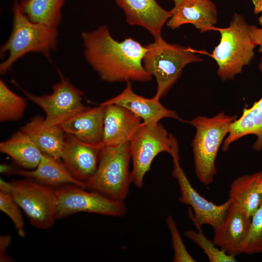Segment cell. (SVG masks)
Masks as SVG:
<instances>
[{
	"instance_id": "1",
	"label": "cell",
	"mask_w": 262,
	"mask_h": 262,
	"mask_svg": "<svg viewBox=\"0 0 262 262\" xmlns=\"http://www.w3.org/2000/svg\"><path fill=\"white\" fill-rule=\"evenodd\" d=\"M85 60L100 79L109 82H147L152 76L144 69L146 46L128 37L118 42L106 25L81 33Z\"/></svg>"
},
{
	"instance_id": "2",
	"label": "cell",
	"mask_w": 262,
	"mask_h": 262,
	"mask_svg": "<svg viewBox=\"0 0 262 262\" xmlns=\"http://www.w3.org/2000/svg\"><path fill=\"white\" fill-rule=\"evenodd\" d=\"M13 24L11 34L0 48V57L5 52L8 57L0 64V73L6 74L20 58L31 52L42 54L50 60L51 52L58 43V27L31 21L22 12L19 1L13 6Z\"/></svg>"
},
{
	"instance_id": "3",
	"label": "cell",
	"mask_w": 262,
	"mask_h": 262,
	"mask_svg": "<svg viewBox=\"0 0 262 262\" xmlns=\"http://www.w3.org/2000/svg\"><path fill=\"white\" fill-rule=\"evenodd\" d=\"M236 119V115L221 112L212 117L198 115L188 122L196 129L191 143L195 172L198 180L206 186L213 181L219 148Z\"/></svg>"
},
{
	"instance_id": "4",
	"label": "cell",
	"mask_w": 262,
	"mask_h": 262,
	"mask_svg": "<svg viewBox=\"0 0 262 262\" xmlns=\"http://www.w3.org/2000/svg\"><path fill=\"white\" fill-rule=\"evenodd\" d=\"M211 30L218 31L221 38L212 53L208 55L216 62L217 73L221 80H233L254 57L256 46L250 35L249 25L241 15L236 13L228 27L214 26Z\"/></svg>"
},
{
	"instance_id": "5",
	"label": "cell",
	"mask_w": 262,
	"mask_h": 262,
	"mask_svg": "<svg viewBox=\"0 0 262 262\" xmlns=\"http://www.w3.org/2000/svg\"><path fill=\"white\" fill-rule=\"evenodd\" d=\"M146 47L143 65L156 80L157 90L153 97L158 100L166 95L187 65L203 60L193 49L168 43L162 37Z\"/></svg>"
},
{
	"instance_id": "6",
	"label": "cell",
	"mask_w": 262,
	"mask_h": 262,
	"mask_svg": "<svg viewBox=\"0 0 262 262\" xmlns=\"http://www.w3.org/2000/svg\"><path fill=\"white\" fill-rule=\"evenodd\" d=\"M131 159L129 142L102 147L97 169L85 182L86 189L115 200L124 201L132 183L129 169Z\"/></svg>"
},
{
	"instance_id": "7",
	"label": "cell",
	"mask_w": 262,
	"mask_h": 262,
	"mask_svg": "<svg viewBox=\"0 0 262 262\" xmlns=\"http://www.w3.org/2000/svg\"><path fill=\"white\" fill-rule=\"evenodd\" d=\"M176 141L160 123H141L129 142L132 165L131 179L136 187L143 186L144 177L156 156L163 152L171 155Z\"/></svg>"
},
{
	"instance_id": "8",
	"label": "cell",
	"mask_w": 262,
	"mask_h": 262,
	"mask_svg": "<svg viewBox=\"0 0 262 262\" xmlns=\"http://www.w3.org/2000/svg\"><path fill=\"white\" fill-rule=\"evenodd\" d=\"M8 194L26 214L34 227L46 229L55 220V189L34 180H15L11 182Z\"/></svg>"
},
{
	"instance_id": "9",
	"label": "cell",
	"mask_w": 262,
	"mask_h": 262,
	"mask_svg": "<svg viewBox=\"0 0 262 262\" xmlns=\"http://www.w3.org/2000/svg\"><path fill=\"white\" fill-rule=\"evenodd\" d=\"M55 217H65L78 212L121 217L127 212L124 201H116L97 192L86 191L72 184L55 189Z\"/></svg>"
},
{
	"instance_id": "10",
	"label": "cell",
	"mask_w": 262,
	"mask_h": 262,
	"mask_svg": "<svg viewBox=\"0 0 262 262\" xmlns=\"http://www.w3.org/2000/svg\"><path fill=\"white\" fill-rule=\"evenodd\" d=\"M60 81L52 85V93L49 95H34L20 88L29 100L44 111L48 126H59L88 108L82 103L83 92L68 78L60 74Z\"/></svg>"
},
{
	"instance_id": "11",
	"label": "cell",
	"mask_w": 262,
	"mask_h": 262,
	"mask_svg": "<svg viewBox=\"0 0 262 262\" xmlns=\"http://www.w3.org/2000/svg\"><path fill=\"white\" fill-rule=\"evenodd\" d=\"M173 161V177L179 185V201L190 206L188 214L195 226H211L215 229L219 225L232 203L230 199L220 205L207 200L193 187L179 163V146L174 148L171 154Z\"/></svg>"
},
{
	"instance_id": "12",
	"label": "cell",
	"mask_w": 262,
	"mask_h": 262,
	"mask_svg": "<svg viewBox=\"0 0 262 262\" xmlns=\"http://www.w3.org/2000/svg\"><path fill=\"white\" fill-rule=\"evenodd\" d=\"M159 100L154 97L147 98L137 95L133 91L131 82H128L121 93L100 104L121 106L140 117L144 124L156 123L164 118L185 122L176 112L164 106Z\"/></svg>"
},
{
	"instance_id": "13",
	"label": "cell",
	"mask_w": 262,
	"mask_h": 262,
	"mask_svg": "<svg viewBox=\"0 0 262 262\" xmlns=\"http://www.w3.org/2000/svg\"><path fill=\"white\" fill-rule=\"evenodd\" d=\"M124 12L127 22L147 30L154 40L162 37L163 27L172 11L162 8L156 0H114Z\"/></svg>"
},
{
	"instance_id": "14",
	"label": "cell",
	"mask_w": 262,
	"mask_h": 262,
	"mask_svg": "<svg viewBox=\"0 0 262 262\" xmlns=\"http://www.w3.org/2000/svg\"><path fill=\"white\" fill-rule=\"evenodd\" d=\"M101 148L83 143L72 135L66 134L61 159L75 178L85 183L97 169Z\"/></svg>"
},
{
	"instance_id": "15",
	"label": "cell",
	"mask_w": 262,
	"mask_h": 262,
	"mask_svg": "<svg viewBox=\"0 0 262 262\" xmlns=\"http://www.w3.org/2000/svg\"><path fill=\"white\" fill-rule=\"evenodd\" d=\"M167 26L176 29L191 24L202 33L211 31L217 21L215 5L211 0H181L175 4Z\"/></svg>"
},
{
	"instance_id": "16",
	"label": "cell",
	"mask_w": 262,
	"mask_h": 262,
	"mask_svg": "<svg viewBox=\"0 0 262 262\" xmlns=\"http://www.w3.org/2000/svg\"><path fill=\"white\" fill-rule=\"evenodd\" d=\"M104 106L101 147L129 142L142 122L141 119L121 106Z\"/></svg>"
},
{
	"instance_id": "17",
	"label": "cell",
	"mask_w": 262,
	"mask_h": 262,
	"mask_svg": "<svg viewBox=\"0 0 262 262\" xmlns=\"http://www.w3.org/2000/svg\"><path fill=\"white\" fill-rule=\"evenodd\" d=\"M251 217L231 204L223 219L214 230L213 242L228 254L236 257L248 232Z\"/></svg>"
},
{
	"instance_id": "18",
	"label": "cell",
	"mask_w": 262,
	"mask_h": 262,
	"mask_svg": "<svg viewBox=\"0 0 262 262\" xmlns=\"http://www.w3.org/2000/svg\"><path fill=\"white\" fill-rule=\"evenodd\" d=\"M105 108L100 104L87 108L58 126L66 134L72 135L83 143L102 147Z\"/></svg>"
},
{
	"instance_id": "19",
	"label": "cell",
	"mask_w": 262,
	"mask_h": 262,
	"mask_svg": "<svg viewBox=\"0 0 262 262\" xmlns=\"http://www.w3.org/2000/svg\"><path fill=\"white\" fill-rule=\"evenodd\" d=\"M20 130L26 134L44 153L59 161L63 152L66 133L58 126H48L41 115L34 116Z\"/></svg>"
},
{
	"instance_id": "20",
	"label": "cell",
	"mask_w": 262,
	"mask_h": 262,
	"mask_svg": "<svg viewBox=\"0 0 262 262\" xmlns=\"http://www.w3.org/2000/svg\"><path fill=\"white\" fill-rule=\"evenodd\" d=\"M229 197L232 204L251 217L262 203V171L235 179Z\"/></svg>"
},
{
	"instance_id": "21",
	"label": "cell",
	"mask_w": 262,
	"mask_h": 262,
	"mask_svg": "<svg viewBox=\"0 0 262 262\" xmlns=\"http://www.w3.org/2000/svg\"><path fill=\"white\" fill-rule=\"evenodd\" d=\"M17 174L51 187L72 184L86 189L85 182L75 178L64 164L43 153L41 159L33 170H16Z\"/></svg>"
},
{
	"instance_id": "22",
	"label": "cell",
	"mask_w": 262,
	"mask_h": 262,
	"mask_svg": "<svg viewBox=\"0 0 262 262\" xmlns=\"http://www.w3.org/2000/svg\"><path fill=\"white\" fill-rule=\"evenodd\" d=\"M250 134L257 137L253 148L256 151L262 150V111L254 103L249 108L244 109L241 116L233 122L224 140L222 150L227 151L231 144Z\"/></svg>"
},
{
	"instance_id": "23",
	"label": "cell",
	"mask_w": 262,
	"mask_h": 262,
	"mask_svg": "<svg viewBox=\"0 0 262 262\" xmlns=\"http://www.w3.org/2000/svg\"><path fill=\"white\" fill-rule=\"evenodd\" d=\"M0 151L27 169H35L43 154L33 140L21 130L0 142Z\"/></svg>"
},
{
	"instance_id": "24",
	"label": "cell",
	"mask_w": 262,
	"mask_h": 262,
	"mask_svg": "<svg viewBox=\"0 0 262 262\" xmlns=\"http://www.w3.org/2000/svg\"><path fill=\"white\" fill-rule=\"evenodd\" d=\"M65 0H20L19 7L32 22L58 27L60 24L62 9Z\"/></svg>"
},
{
	"instance_id": "25",
	"label": "cell",
	"mask_w": 262,
	"mask_h": 262,
	"mask_svg": "<svg viewBox=\"0 0 262 262\" xmlns=\"http://www.w3.org/2000/svg\"><path fill=\"white\" fill-rule=\"evenodd\" d=\"M27 107L26 99L12 91L0 80V121L6 122L20 119Z\"/></svg>"
},
{
	"instance_id": "26",
	"label": "cell",
	"mask_w": 262,
	"mask_h": 262,
	"mask_svg": "<svg viewBox=\"0 0 262 262\" xmlns=\"http://www.w3.org/2000/svg\"><path fill=\"white\" fill-rule=\"evenodd\" d=\"M197 231L193 229L187 230L184 235L197 245L204 251L210 262H235V257L226 253L218 248L213 241L209 240L203 234L201 227L195 226Z\"/></svg>"
},
{
	"instance_id": "27",
	"label": "cell",
	"mask_w": 262,
	"mask_h": 262,
	"mask_svg": "<svg viewBox=\"0 0 262 262\" xmlns=\"http://www.w3.org/2000/svg\"><path fill=\"white\" fill-rule=\"evenodd\" d=\"M241 253H262V203L251 216L246 235L240 246Z\"/></svg>"
},
{
	"instance_id": "28",
	"label": "cell",
	"mask_w": 262,
	"mask_h": 262,
	"mask_svg": "<svg viewBox=\"0 0 262 262\" xmlns=\"http://www.w3.org/2000/svg\"><path fill=\"white\" fill-rule=\"evenodd\" d=\"M166 221L171 234L172 246L174 252L173 262H197L187 250L173 216L171 215H168L166 218Z\"/></svg>"
},
{
	"instance_id": "29",
	"label": "cell",
	"mask_w": 262,
	"mask_h": 262,
	"mask_svg": "<svg viewBox=\"0 0 262 262\" xmlns=\"http://www.w3.org/2000/svg\"><path fill=\"white\" fill-rule=\"evenodd\" d=\"M20 208L12 196L8 193L0 191V209L6 214L13 222L18 235L25 236L24 222Z\"/></svg>"
},
{
	"instance_id": "30",
	"label": "cell",
	"mask_w": 262,
	"mask_h": 262,
	"mask_svg": "<svg viewBox=\"0 0 262 262\" xmlns=\"http://www.w3.org/2000/svg\"><path fill=\"white\" fill-rule=\"evenodd\" d=\"M249 31L254 44L259 47L258 51L262 53V28L249 25Z\"/></svg>"
},
{
	"instance_id": "31",
	"label": "cell",
	"mask_w": 262,
	"mask_h": 262,
	"mask_svg": "<svg viewBox=\"0 0 262 262\" xmlns=\"http://www.w3.org/2000/svg\"><path fill=\"white\" fill-rule=\"evenodd\" d=\"M11 237L1 236L0 237V262H10L12 259L6 254V250L10 245Z\"/></svg>"
},
{
	"instance_id": "32",
	"label": "cell",
	"mask_w": 262,
	"mask_h": 262,
	"mask_svg": "<svg viewBox=\"0 0 262 262\" xmlns=\"http://www.w3.org/2000/svg\"><path fill=\"white\" fill-rule=\"evenodd\" d=\"M254 5V13L258 14L262 12V0H251Z\"/></svg>"
},
{
	"instance_id": "33",
	"label": "cell",
	"mask_w": 262,
	"mask_h": 262,
	"mask_svg": "<svg viewBox=\"0 0 262 262\" xmlns=\"http://www.w3.org/2000/svg\"><path fill=\"white\" fill-rule=\"evenodd\" d=\"M14 169L10 165L7 164H1L0 171L2 174H10L14 172Z\"/></svg>"
},
{
	"instance_id": "34",
	"label": "cell",
	"mask_w": 262,
	"mask_h": 262,
	"mask_svg": "<svg viewBox=\"0 0 262 262\" xmlns=\"http://www.w3.org/2000/svg\"><path fill=\"white\" fill-rule=\"evenodd\" d=\"M254 103L262 111V97Z\"/></svg>"
},
{
	"instance_id": "35",
	"label": "cell",
	"mask_w": 262,
	"mask_h": 262,
	"mask_svg": "<svg viewBox=\"0 0 262 262\" xmlns=\"http://www.w3.org/2000/svg\"><path fill=\"white\" fill-rule=\"evenodd\" d=\"M259 69L262 73V56L260 59V62L259 64Z\"/></svg>"
},
{
	"instance_id": "36",
	"label": "cell",
	"mask_w": 262,
	"mask_h": 262,
	"mask_svg": "<svg viewBox=\"0 0 262 262\" xmlns=\"http://www.w3.org/2000/svg\"><path fill=\"white\" fill-rule=\"evenodd\" d=\"M258 21L259 24L262 26V15L258 18Z\"/></svg>"
},
{
	"instance_id": "37",
	"label": "cell",
	"mask_w": 262,
	"mask_h": 262,
	"mask_svg": "<svg viewBox=\"0 0 262 262\" xmlns=\"http://www.w3.org/2000/svg\"><path fill=\"white\" fill-rule=\"evenodd\" d=\"M172 0L174 1L175 4H176L178 3L179 2H180V1H181V0Z\"/></svg>"
}]
</instances>
